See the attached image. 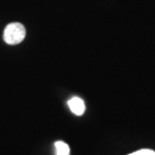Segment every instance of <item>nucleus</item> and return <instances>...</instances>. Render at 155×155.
<instances>
[{
  "label": "nucleus",
  "mask_w": 155,
  "mask_h": 155,
  "mask_svg": "<svg viewBox=\"0 0 155 155\" xmlns=\"http://www.w3.org/2000/svg\"><path fill=\"white\" fill-rule=\"evenodd\" d=\"M55 155H70V147L66 142L58 141L54 143Z\"/></svg>",
  "instance_id": "obj_3"
},
{
  "label": "nucleus",
  "mask_w": 155,
  "mask_h": 155,
  "mask_svg": "<svg viewBox=\"0 0 155 155\" xmlns=\"http://www.w3.org/2000/svg\"><path fill=\"white\" fill-rule=\"evenodd\" d=\"M25 27L22 24L19 22H12L5 27L3 38H4V41L6 43L14 45L22 41L25 38Z\"/></svg>",
  "instance_id": "obj_1"
},
{
  "label": "nucleus",
  "mask_w": 155,
  "mask_h": 155,
  "mask_svg": "<svg viewBox=\"0 0 155 155\" xmlns=\"http://www.w3.org/2000/svg\"><path fill=\"white\" fill-rule=\"evenodd\" d=\"M128 155H155V151L151 149H140L134 151L132 153H129Z\"/></svg>",
  "instance_id": "obj_4"
},
{
  "label": "nucleus",
  "mask_w": 155,
  "mask_h": 155,
  "mask_svg": "<svg viewBox=\"0 0 155 155\" xmlns=\"http://www.w3.org/2000/svg\"><path fill=\"white\" fill-rule=\"evenodd\" d=\"M68 105H69L71 111L77 116L83 115L86 110L85 103H84V101L79 97H73L72 99H70L69 102H68Z\"/></svg>",
  "instance_id": "obj_2"
}]
</instances>
